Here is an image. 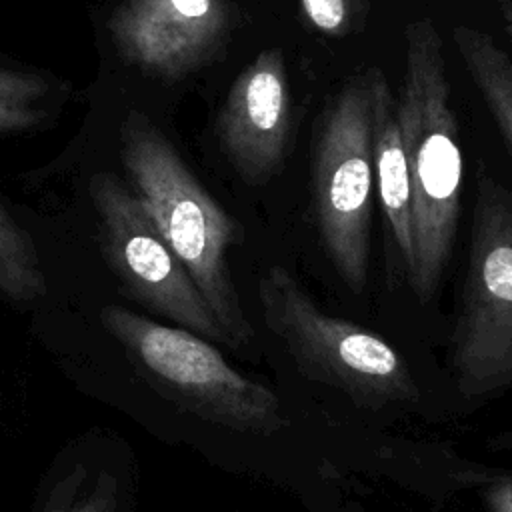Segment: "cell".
I'll use <instances>...</instances> for the list:
<instances>
[{"mask_svg":"<svg viewBox=\"0 0 512 512\" xmlns=\"http://www.w3.org/2000/svg\"><path fill=\"white\" fill-rule=\"evenodd\" d=\"M88 190L100 218L106 258L134 298L180 328L230 346L206 300L134 192L108 172L94 174Z\"/></svg>","mask_w":512,"mask_h":512,"instance_id":"7","label":"cell"},{"mask_svg":"<svg viewBox=\"0 0 512 512\" xmlns=\"http://www.w3.org/2000/svg\"><path fill=\"white\" fill-rule=\"evenodd\" d=\"M120 156L134 196L206 300L230 348L254 340L230 272L240 224L192 174L172 142L140 112L120 124Z\"/></svg>","mask_w":512,"mask_h":512,"instance_id":"2","label":"cell"},{"mask_svg":"<svg viewBox=\"0 0 512 512\" xmlns=\"http://www.w3.org/2000/svg\"><path fill=\"white\" fill-rule=\"evenodd\" d=\"M230 26L228 0H124L108 20L120 56L166 80L208 64Z\"/></svg>","mask_w":512,"mask_h":512,"instance_id":"8","label":"cell"},{"mask_svg":"<svg viewBox=\"0 0 512 512\" xmlns=\"http://www.w3.org/2000/svg\"><path fill=\"white\" fill-rule=\"evenodd\" d=\"M484 498L490 512H512V474L496 480Z\"/></svg>","mask_w":512,"mask_h":512,"instance_id":"16","label":"cell"},{"mask_svg":"<svg viewBox=\"0 0 512 512\" xmlns=\"http://www.w3.org/2000/svg\"><path fill=\"white\" fill-rule=\"evenodd\" d=\"M258 302L266 328L306 378L344 392L364 408L418 400L416 380L396 348L324 312L288 268L272 264L260 274Z\"/></svg>","mask_w":512,"mask_h":512,"instance_id":"3","label":"cell"},{"mask_svg":"<svg viewBox=\"0 0 512 512\" xmlns=\"http://www.w3.org/2000/svg\"><path fill=\"white\" fill-rule=\"evenodd\" d=\"M290 128L292 94L284 52L268 48L230 84L216 120L218 142L240 178L256 186L282 168Z\"/></svg>","mask_w":512,"mask_h":512,"instance_id":"9","label":"cell"},{"mask_svg":"<svg viewBox=\"0 0 512 512\" xmlns=\"http://www.w3.org/2000/svg\"><path fill=\"white\" fill-rule=\"evenodd\" d=\"M116 508L118 480L106 470L92 474L76 466L54 486L42 512H116Z\"/></svg>","mask_w":512,"mask_h":512,"instance_id":"14","label":"cell"},{"mask_svg":"<svg viewBox=\"0 0 512 512\" xmlns=\"http://www.w3.org/2000/svg\"><path fill=\"white\" fill-rule=\"evenodd\" d=\"M458 54L468 76L476 84L484 104L512 150V60L496 40L472 26L460 24L452 30Z\"/></svg>","mask_w":512,"mask_h":512,"instance_id":"11","label":"cell"},{"mask_svg":"<svg viewBox=\"0 0 512 512\" xmlns=\"http://www.w3.org/2000/svg\"><path fill=\"white\" fill-rule=\"evenodd\" d=\"M374 178L388 238L406 274L412 264V186L396 98L382 70H378L374 90Z\"/></svg>","mask_w":512,"mask_h":512,"instance_id":"10","label":"cell"},{"mask_svg":"<svg viewBox=\"0 0 512 512\" xmlns=\"http://www.w3.org/2000/svg\"><path fill=\"white\" fill-rule=\"evenodd\" d=\"M508 56H510V60H512V44H510V54H508Z\"/></svg>","mask_w":512,"mask_h":512,"instance_id":"18","label":"cell"},{"mask_svg":"<svg viewBox=\"0 0 512 512\" xmlns=\"http://www.w3.org/2000/svg\"><path fill=\"white\" fill-rule=\"evenodd\" d=\"M450 366L464 398L512 386V192L480 172Z\"/></svg>","mask_w":512,"mask_h":512,"instance_id":"5","label":"cell"},{"mask_svg":"<svg viewBox=\"0 0 512 512\" xmlns=\"http://www.w3.org/2000/svg\"><path fill=\"white\" fill-rule=\"evenodd\" d=\"M396 114L412 186V264L406 280L414 296L428 302L450 260L462 190V152L444 46L430 18L406 24Z\"/></svg>","mask_w":512,"mask_h":512,"instance_id":"1","label":"cell"},{"mask_svg":"<svg viewBox=\"0 0 512 512\" xmlns=\"http://www.w3.org/2000/svg\"><path fill=\"white\" fill-rule=\"evenodd\" d=\"M0 294L30 302L46 294L38 252L28 232L0 204Z\"/></svg>","mask_w":512,"mask_h":512,"instance_id":"12","label":"cell"},{"mask_svg":"<svg viewBox=\"0 0 512 512\" xmlns=\"http://www.w3.org/2000/svg\"><path fill=\"white\" fill-rule=\"evenodd\" d=\"M100 320L158 384L200 418L266 436L288 426L280 398L232 368L210 340L120 306L102 308Z\"/></svg>","mask_w":512,"mask_h":512,"instance_id":"6","label":"cell"},{"mask_svg":"<svg viewBox=\"0 0 512 512\" xmlns=\"http://www.w3.org/2000/svg\"><path fill=\"white\" fill-rule=\"evenodd\" d=\"M308 24L326 36H344L356 22V0H300Z\"/></svg>","mask_w":512,"mask_h":512,"instance_id":"15","label":"cell"},{"mask_svg":"<svg viewBox=\"0 0 512 512\" xmlns=\"http://www.w3.org/2000/svg\"><path fill=\"white\" fill-rule=\"evenodd\" d=\"M378 70L354 74L334 94L312 152V204L320 240L336 274L356 294L368 280Z\"/></svg>","mask_w":512,"mask_h":512,"instance_id":"4","label":"cell"},{"mask_svg":"<svg viewBox=\"0 0 512 512\" xmlns=\"http://www.w3.org/2000/svg\"><path fill=\"white\" fill-rule=\"evenodd\" d=\"M54 86L48 78L0 66V132H16L42 124Z\"/></svg>","mask_w":512,"mask_h":512,"instance_id":"13","label":"cell"},{"mask_svg":"<svg viewBox=\"0 0 512 512\" xmlns=\"http://www.w3.org/2000/svg\"><path fill=\"white\" fill-rule=\"evenodd\" d=\"M496 4H498V8H500L504 20L512 26V0H496Z\"/></svg>","mask_w":512,"mask_h":512,"instance_id":"17","label":"cell"}]
</instances>
